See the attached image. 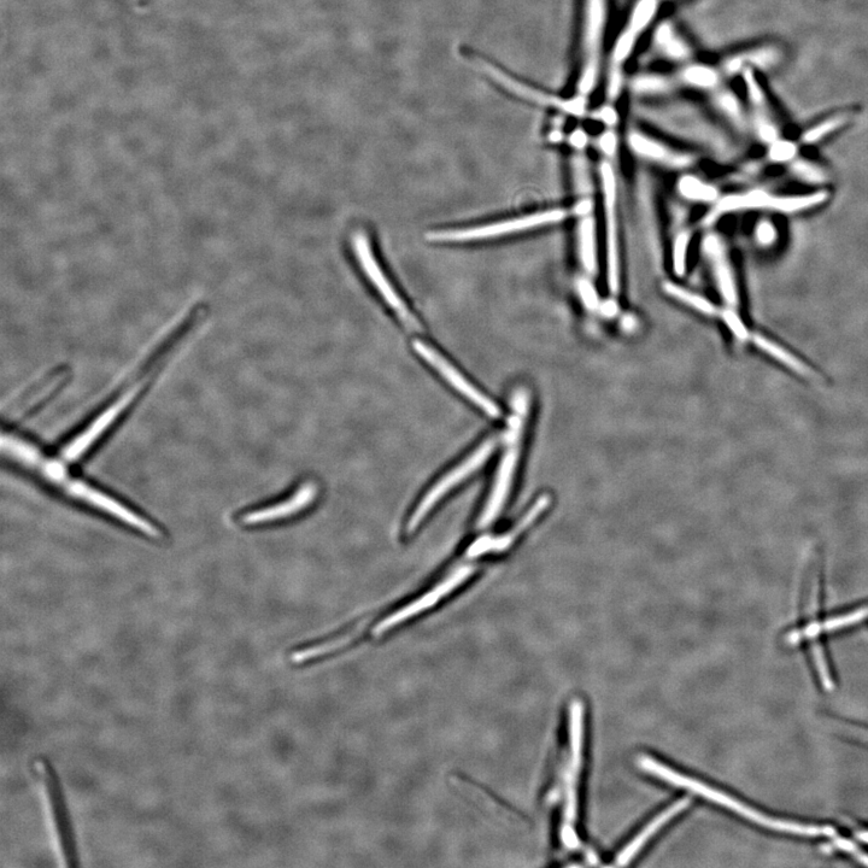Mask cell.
<instances>
[{"label":"cell","mask_w":868,"mask_h":868,"mask_svg":"<svg viewBox=\"0 0 868 868\" xmlns=\"http://www.w3.org/2000/svg\"><path fill=\"white\" fill-rule=\"evenodd\" d=\"M563 139V133L561 131H554L549 134V140L551 143H560Z\"/></svg>","instance_id":"48"},{"label":"cell","mask_w":868,"mask_h":868,"mask_svg":"<svg viewBox=\"0 0 868 868\" xmlns=\"http://www.w3.org/2000/svg\"><path fill=\"white\" fill-rule=\"evenodd\" d=\"M712 105L721 115L737 127H744V111L735 93L721 86L720 89L711 93Z\"/></svg>","instance_id":"28"},{"label":"cell","mask_w":868,"mask_h":868,"mask_svg":"<svg viewBox=\"0 0 868 868\" xmlns=\"http://www.w3.org/2000/svg\"><path fill=\"white\" fill-rule=\"evenodd\" d=\"M351 244H353L355 256L359 258L363 273L367 275L369 281L380 293V296L394 310L404 325L408 326L410 330L420 331L418 320L410 313L407 304L398 295L395 287L387 279L383 268L380 267L377 258H375L371 240H369L367 234L363 231H356L353 234V238H351Z\"/></svg>","instance_id":"10"},{"label":"cell","mask_w":868,"mask_h":868,"mask_svg":"<svg viewBox=\"0 0 868 868\" xmlns=\"http://www.w3.org/2000/svg\"><path fill=\"white\" fill-rule=\"evenodd\" d=\"M550 500L548 496H543L539 498L535 506L530 510L529 513L525 515V518L520 521L518 525H516L513 531L507 533L500 538H483L479 539L477 543L471 547L468 551V555L471 557L479 556L485 553H489V551H503L510 547L518 538L521 533L527 527H529L533 521H535L539 515H541L545 509L549 506Z\"/></svg>","instance_id":"23"},{"label":"cell","mask_w":868,"mask_h":868,"mask_svg":"<svg viewBox=\"0 0 868 868\" xmlns=\"http://www.w3.org/2000/svg\"><path fill=\"white\" fill-rule=\"evenodd\" d=\"M828 199L829 195L826 191L814 192L811 195L787 197L770 196L764 191H750L742 193V195L721 198L715 204L711 213L706 216L703 224L712 225L720 216L741 210L768 209L783 214L801 213V211L813 209L818 207V205L824 204Z\"/></svg>","instance_id":"7"},{"label":"cell","mask_w":868,"mask_h":868,"mask_svg":"<svg viewBox=\"0 0 868 868\" xmlns=\"http://www.w3.org/2000/svg\"><path fill=\"white\" fill-rule=\"evenodd\" d=\"M848 730H850V732H852L853 735L858 736V737L862 738V740L868 742V731L861 730V729H855V727H850V729H848Z\"/></svg>","instance_id":"47"},{"label":"cell","mask_w":868,"mask_h":868,"mask_svg":"<svg viewBox=\"0 0 868 868\" xmlns=\"http://www.w3.org/2000/svg\"><path fill=\"white\" fill-rule=\"evenodd\" d=\"M690 244V233H679L674 239L672 250L673 271L678 277H684L686 273V258H688V250Z\"/></svg>","instance_id":"32"},{"label":"cell","mask_w":868,"mask_h":868,"mask_svg":"<svg viewBox=\"0 0 868 868\" xmlns=\"http://www.w3.org/2000/svg\"><path fill=\"white\" fill-rule=\"evenodd\" d=\"M589 115L591 119L603 123L607 128L617 127L620 119L618 110L611 102L601 105Z\"/></svg>","instance_id":"38"},{"label":"cell","mask_w":868,"mask_h":868,"mask_svg":"<svg viewBox=\"0 0 868 868\" xmlns=\"http://www.w3.org/2000/svg\"><path fill=\"white\" fill-rule=\"evenodd\" d=\"M584 747V707L580 701H574L571 706L570 721V755L566 766L565 785H563V803L561 813L560 835L567 847L578 846V787L580 772L583 766Z\"/></svg>","instance_id":"6"},{"label":"cell","mask_w":868,"mask_h":868,"mask_svg":"<svg viewBox=\"0 0 868 868\" xmlns=\"http://www.w3.org/2000/svg\"><path fill=\"white\" fill-rule=\"evenodd\" d=\"M630 149L633 154L655 163H660L662 166L680 169L691 166L695 158L688 152L680 151L671 148L660 140L648 136L637 129H633L627 137Z\"/></svg>","instance_id":"15"},{"label":"cell","mask_w":868,"mask_h":868,"mask_svg":"<svg viewBox=\"0 0 868 868\" xmlns=\"http://www.w3.org/2000/svg\"><path fill=\"white\" fill-rule=\"evenodd\" d=\"M413 346L421 359L430 363L434 369H437V371L441 373L442 377L447 380L451 386L455 387L461 395L468 398L469 401L473 402L475 406L482 409L483 412L491 416V418H500L501 412L496 404L489 400V398L482 394L478 389H475V387L469 383V381L463 377V375L457 371V369L451 365L445 357L439 354L436 349L421 342V340H415Z\"/></svg>","instance_id":"13"},{"label":"cell","mask_w":868,"mask_h":868,"mask_svg":"<svg viewBox=\"0 0 868 868\" xmlns=\"http://www.w3.org/2000/svg\"><path fill=\"white\" fill-rule=\"evenodd\" d=\"M866 618H868V607L841 615V617L820 621V623L818 621V623L806 626L805 629L791 632L787 637V642L789 644H796L801 642L802 639L817 637L823 632L835 631L843 629V627L849 625L860 623V621L865 620Z\"/></svg>","instance_id":"25"},{"label":"cell","mask_w":868,"mask_h":868,"mask_svg":"<svg viewBox=\"0 0 868 868\" xmlns=\"http://www.w3.org/2000/svg\"><path fill=\"white\" fill-rule=\"evenodd\" d=\"M678 190L680 195L692 202L712 203L718 199V191L714 186L691 175L679 180Z\"/></svg>","instance_id":"30"},{"label":"cell","mask_w":868,"mask_h":868,"mask_svg":"<svg viewBox=\"0 0 868 868\" xmlns=\"http://www.w3.org/2000/svg\"><path fill=\"white\" fill-rule=\"evenodd\" d=\"M796 145L791 142H787V140H777V142L772 143L770 152L771 161L777 163H784L793 160L796 155Z\"/></svg>","instance_id":"37"},{"label":"cell","mask_w":868,"mask_h":868,"mask_svg":"<svg viewBox=\"0 0 868 868\" xmlns=\"http://www.w3.org/2000/svg\"><path fill=\"white\" fill-rule=\"evenodd\" d=\"M604 213L607 227L608 285L613 293L620 290V255L617 215V179L612 164L603 162L600 168Z\"/></svg>","instance_id":"11"},{"label":"cell","mask_w":868,"mask_h":868,"mask_svg":"<svg viewBox=\"0 0 868 868\" xmlns=\"http://www.w3.org/2000/svg\"><path fill=\"white\" fill-rule=\"evenodd\" d=\"M609 0H583L576 93L590 97L600 84Z\"/></svg>","instance_id":"5"},{"label":"cell","mask_w":868,"mask_h":868,"mask_svg":"<svg viewBox=\"0 0 868 868\" xmlns=\"http://www.w3.org/2000/svg\"><path fill=\"white\" fill-rule=\"evenodd\" d=\"M703 254L707 257L709 265H711L715 284H717L721 297L729 306L735 308L740 302L738 295V287L735 274L730 263L729 255L725 248L723 240L715 234H709L703 240Z\"/></svg>","instance_id":"14"},{"label":"cell","mask_w":868,"mask_h":868,"mask_svg":"<svg viewBox=\"0 0 868 868\" xmlns=\"http://www.w3.org/2000/svg\"><path fill=\"white\" fill-rule=\"evenodd\" d=\"M496 444V439H490V441L484 443L482 447L475 451L473 455L469 456L462 465L456 467L454 471H451L447 475V477L439 480V482L428 491V494L424 497V500L420 502L418 508L415 509L412 518L409 520L408 530L410 532L414 531L416 527L420 525L421 521L424 520L428 512L436 506L443 496L447 495L451 489L455 488V486L462 482L463 479H466L468 475H471L473 472L477 471V469L482 467L486 460L489 459L490 455L494 453Z\"/></svg>","instance_id":"12"},{"label":"cell","mask_w":868,"mask_h":868,"mask_svg":"<svg viewBox=\"0 0 868 868\" xmlns=\"http://www.w3.org/2000/svg\"><path fill=\"white\" fill-rule=\"evenodd\" d=\"M630 90L633 95L643 98L668 97L680 91L674 72L636 74L630 80Z\"/></svg>","instance_id":"24"},{"label":"cell","mask_w":868,"mask_h":868,"mask_svg":"<svg viewBox=\"0 0 868 868\" xmlns=\"http://www.w3.org/2000/svg\"><path fill=\"white\" fill-rule=\"evenodd\" d=\"M578 250L580 261L589 274L597 271V246L595 220L586 216L578 227Z\"/></svg>","instance_id":"26"},{"label":"cell","mask_w":868,"mask_h":868,"mask_svg":"<svg viewBox=\"0 0 868 868\" xmlns=\"http://www.w3.org/2000/svg\"><path fill=\"white\" fill-rule=\"evenodd\" d=\"M674 75L680 91L702 92L708 95L720 89L725 79L719 67L694 61L682 64Z\"/></svg>","instance_id":"21"},{"label":"cell","mask_w":868,"mask_h":868,"mask_svg":"<svg viewBox=\"0 0 868 868\" xmlns=\"http://www.w3.org/2000/svg\"><path fill=\"white\" fill-rule=\"evenodd\" d=\"M858 838L860 841L868 843V832H860V834H858Z\"/></svg>","instance_id":"49"},{"label":"cell","mask_w":868,"mask_h":868,"mask_svg":"<svg viewBox=\"0 0 868 868\" xmlns=\"http://www.w3.org/2000/svg\"><path fill=\"white\" fill-rule=\"evenodd\" d=\"M568 143L573 150H585L589 145V134L583 128L574 129L568 137Z\"/></svg>","instance_id":"42"},{"label":"cell","mask_w":868,"mask_h":868,"mask_svg":"<svg viewBox=\"0 0 868 868\" xmlns=\"http://www.w3.org/2000/svg\"><path fill=\"white\" fill-rule=\"evenodd\" d=\"M618 145L619 138L613 128H607V131L601 133V136L597 139L598 149H600L607 157H614L617 155Z\"/></svg>","instance_id":"39"},{"label":"cell","mask_w":868,"mask_h":868,"mask_svg":"<svg viewBox=\"0 0 868 868\" xmlns=\"http://www.w3.org/2000/svg\"><path fill=\"white\" fill-rule=\"evenodd\" d=\"M4 456L25 468L35 477L43 480L62 495L86 508L96 510L99 514L116 520L123 526L149 538H160V527L149 518L139 513L137 509L109 494L97 485H93L79 475L69 471L66 462L46 454L43 449L31 439L15 432H4L2 436Z\"/></svg>","instance_id":"1"},{"label":"cell","mask_w":868,"mask_h":868,"mask_svg":"<svg viewBox=\"0 0 868 868\" xmlns=\"http://www.w3.org/2000/svg\"><path fill=\"white\" fill-rule=\"evenodd\" d=\"M689 805V799H680L677 802H673L672 805L665 808L664 811L660 812L658 815H655V817L651 819L629 843L626 844L623 850H621L617 856V864L619 866L630 864L631 860L642 852L645 844H648L651 838L656 834H659L661 829L665 828L667 824H670L672 819L677 818L678 815L682 814Z\"/></svg>","instance_id":"18"},{"label":"cell","mask_w":868,"mask_h":868,"mask_svg":"<svg viewBox=\"0 0 868 868\" xmlns=\"http://www.w3.org/2000/svg\"><path fill=\"white\" fill-rule=\"evenodd\" d=\"M753 340L760 350L764 351L767 355L772 356L774 360H777L788 368L793 369L794 372L805 375L806 378L815 377L812 368H809L805 362L797 359L794 354H791L790 351L783 348L782 345L773 342V340H770L765 336H761V334H754Z\"/></svg>","instance_id":"27"},{"label":"cell","mask_w":868,"mask_h":868,"mask_svg":"<svg viewBox=\"0 0 868 868\" xmlns=\"http://www.w3.org/2000/svg\"><path fill=\"white\" fill-rule=\"evenodd\" d=\"M791 172L796 175L797 178L806 181L809 184H820L824 183L826 180V175L818 166H815L814 163L801 160L793 163L791 166Z\"/></svg>","instance_id":"33"},{"label":"cell","mask_w":868,"mask_h":868,"mask_svg":"<svg viewBox=\"0 0 868 868\" xmlns=\"http://www.w3.org/2000/svg\"><path fill=\"white\" fill-rule=\"evenodd\" d=\"M662 0H636L629 17L614 40L609 52L606 95L608 102H617L624 91L625 66L635 54L639 41L654 25L660 13Z\"/></svg>","instance_id":"4"},{"label":"cell","mask_w":868,"mask_h":868,"mask_svg":"<svg viewBox=\"0 0 868 868\" xmlns=\"http://www.w3.org/2000/svg\"><path fill=\"white\" fill-rule=\"evenodd\" d=\"M651 46L665 61L679 64L694 61V48L672 21H662L651 35Z\"/></svg>","instance_id":"17"},{"label":"cell","mask_w":868,"mask_h":868,"mask_svg":"<svg viewBox=\"0 0 868 868\" xmlns=\"http://www.w3.org/2000/svg\"><path fill=\"white\" fill-rule=\"evenodd\" d=\"M664 291L668 296L677 299V301L686 304V306L697 310V312L701 314L712 316L718 312L717 307H715L711 301H708L706 297L699 295V293L692 292L689 289H685V287L678 284L670 283V281H668V283L664 284Z\"/></svg>","instance_id":"29"},{"label":"cell","mask_w":868,"mask_h":868,"mask_svg":"<svg viewBox=\"0 0 868 868\" xmlns=\"http://www.w3.org/2000/svg\"><path fill=\"white\" fill-rule=\"evenodd\" d=\"M567 213L562 209L541 211L532 215L514 217V219L495 222V224L463 228V230L438 231L428 234L427 238L439 243H463L473 240H484L509 236L532 228L557 224L566 219Z\"/></svg>","instance_id":"8"},{"label":"cell","mask_w":868,"mask_h":868,"mask_svg":"<svg viewBox=\"0 0 868 868\" xmlns=\"http://www.w3.org/2000/svg\"><path fill=\"white\" fill-rule=\"evenodd\" d=\"M755 237L762 246H770L776 242L778 233L776 227L770 221H761L756 226Z\"/></svg>","instance_id":"40"},{"label":"cell","mask_w":868,"mask_h":868,"mask_svg":"<svg viewBox=\"0 0 868 868\" xmlns=\"http://www.w3.org/2000/svg\"><path fill=\"white\" fill-rule=\"evenodd\" d=\"M815 665H817L821 682L824 684V688L826 690L834 689V683H832V679L830 676L829 668L826 666V661L824 658L823 651L819 647H815L813 649Z\"/></svg>","instance_id":"41"},{"label":"cell","mask_w":868,"mask_h":868,"mask_svg":"<svg viewBox=\"0 0 868 868\" xmlns=\"http://www.w3.org/2000/svg\"><path fill=\"white\" fill-rule=\"evenodd\" d=\"M858 858H859L858 860H860L862 862V864H865L868 866V855L859 854Z\"/></svg>","instance_id":"50"},{"label":"cell","mask_w":868,"mask_h":868,"mask_svg":"<svg viewBox=\"0 0 868 868\" xmlns=\"http://www.w3.org/2000/svg\"><path fill=\"white\" fill-rule=\"evenodd\" d=\"M744 82H746V90L750 108L753 110V123L756 133L765 143L777 142L779 138V127L776 119H774L773 110L771 109L770 101L767 95L760 86V82L756 79L754 70H746L742 73Z\"/></svg>","instance_id":"16"},{"label":"cell","mask_w":868,"mask_h":868,"mask_svg":"<svg viewBox=\"0 0 868 868\" xmlns=\"http://www.w3.org/2000/svg\"><path fill=\"white\" fill-rule=\"evenodd\" d=\"M315 496V486L309 484L298 490L297 494L292 496L290 500L274 504V506L252 510V512L244 514L240 518V521L248 526L273 523V521L285 519L287 516L301 512L302 509L307 508L314 501Z\"/></svg>","instance_id":"20"},{"label":"cell","mask_w":868,"mask_h":868,"mask_svg":"<svg viewBox=\"0 0 868 868\" xmlns=\"http://www.w3.org/2000/svg\"><path fill=\"white\" fill-rule=\"evenodd\" d=\"M835 844H836L837 848L844 850V852H850V853L856 852V847L854 846V844L852 842H849L846 840H836Z\"/></svg>","instance_id":"45"},{"label":"cell","mask_w":868,"mask_h":868,"mask_svg":"<svg viewBox=\"0 0 868 868\" xmlns=\"http://www.w3.org/2000/svg\"><path fill=\"white\" fill-rule=\"evenodd\" d=\"M849 119V113H842L819 122L818 125L809 128L808 131L803 133L801 138L802 143L811 145L820 142V140L828 137L829 134L838 131V129L846 125Z\"/></svg>","instance_id":"31"},{"label":"cell","mask_w":868,"mask_h":868,"mask_svg":"<svg viewBox=\"0 0 868 868\" xmlns=\"http://www.w3.org/2000/svg\"><path fill=\"white\" fill-rule=\"evenodd\" d=\"M518 453V448L514 444L513 447H510L508 453L504 455L500 469H498L494 490H492L483 518L480 520V527L489 526L496 519V516L500 514L504 501H506L508 496L510 484H512L516 462H518Z\"/></svg>","instance_id":"22"},{"label":"cell","mask_w":868,"mask_h":868,"mask_svg":"<svg viewBox=\"0 0 868 868\" xmlns=\"http://www.w3.org/2000/svg\"><path fill=\"white\" fill-rule=\"evenodd\" d=\"M638 762L639 767L644 772L650 774V776L658 778L662 782L672 785V787L688 790L690 793L702 797V799L729 809V811L735 812L741 815V817L753 821V823L765 826L767 829L811 837L832 836L835 834V830L830 828V826L803 825L767 817V815L756 811V809L744 805L743 802L738 801L735 797L712 788L711 785L702 783L699 779L691 778L686 776V774L673 770L672 767L662 764L661 761L651 758V756L643 755L639 758Z\"/></svg>","instance_id":"2"},{"label":"cell","mask_w":868,"mask_h":868,"mask_svg":"<svg viewBox=\"0 0 868 868\" xmlns=\"http://www.w3.org/2000/svg\"><path fill=\"white\" fill-rule=\"evenodd\" d=\"M577 290L580 301H582L586 309L590 310V312H595V310L600 308V295H598L595 285L589 279H579Z\"/></svg>","instance_id":"35"},{"label":"cell","mask_w":868,"mask_h":868,"mask_svg":"<svg viewBox=\"0 0 868 868\" xmlns=\"http://www.w3.org/2000/svg\"><path fill=\"white\" fill-rule=\"evenodd\" d=\"M459 56L472 67L478 69L501 90L520 99V101L535 105V107L554 110L556 113L566 116L583 117L589 114V97L579 95V93L571 97L560 96L553 92L537 89L530 82L519 79L518 76L508 72L500 64L466 45L460 46Z\"/></svg>","instance_id":"3"},{"label":"cell","mask_w":868,"mask_h":868,"mask_svg":"<svg viewBox=\"0 0 868 868\" xmlns=\"http://www.w3.org/2000/svg\"><path fill=\"white\" fill-rule=\"evenodd\" d=\"M667 2H676V0H662V3H667Z\"/></svg>","instance_id":"51"},{"label":"cell","mask_w":868,"mask_h":868,"mask_svg":"<svg viewBox=\"0 0 868 868\" xmlns=\"http://www.w3.org/2000/svg\"><path fill=\"white\" fill-rule=\"evenodd\" d=\"M721 318L725 322L726 326L729 327V330L733 333L738 340L741 342H746L750 338V333L746 325L741 319V316L738 315L735 310L725 309L723 313H721Z\"/></svg>","instance_id":"36"},{"label":"cell","mask_w":868,"mask_h":868,"mask_svg":"<svg viewBox=\"0 0 868 868\" xmlns=\"http://www.w3.org/2000/svg\"><path fill=\"white\" fill-rule=\"evenodd\" d=\"M619 303L615 299H607L600 304V313L607 319H613L619 314Z\"/></svg>","instance_id":"43"},{"label":"cell","mask_w":868,"mask_h":868,"mask_svg":"<svg viewBox=\"0 0 868 868\" xmlns=\"http://www.w3.org/2000/svg\"><path fill=\"white\" fill-rule=\"evenodd\" d=\"M782 51L774 45H760L755 48L735 52L721 61L720 70L725 78L742 74L755 68L768 69L777 64Z\"/></svg>","instance_id":"19"},{"label":"cell","mask_w":868,"mask_h":868,"mask_svg":"<svg viewBox=\"0 0 868 868\" xmlns=\"http://www.w3.org/2000/svg\"><path fill=\"white\" fill-rule=\"evenodd\" d=\"M33 770L41 782H43L46 794H48L52 817H54L57 835L60 838L61 849L64 859H66V864L69 867H79V854L78 849H76L72 820H70L60 777H58L51 762L45 758L35 759Z\"/></svg>","instance_id":"9"},{"label":"cell","mask_w":868,"mask_h":868,"mask_svg":"<svg viewBox=\"0 0 868 868\" xmlns=\"http://www.w3.org/2000/svg\"><path fill=\"white\" fill-rule=\"evenodd\" d=\"M577 155L573 157L572 167L574 173V181L579 191L588 192L591 186L590 169L588 160L582 155L584 150H576Z\"/></svg>","instance_id":"34"},{"label":"cell","mask_w":868,"mask_h":868,"mask_svg":"<svg viewBox=\"0 0 868 868\" xmlns=\"http://www.w3.org/2000/svg\"><path fill=\"white\" fill-rule=\"evenodd\" d=\"M592 201L590 199H583L577 203L576 207H574V213L580 216L589 215L592 210Z\"/></svg>","instance_id":"44"},{"label":"cell","mask_w":868,"mask_h":868,"mask_svg":"<svg viewBox=\"0 0 868 868\" xmlns=\"http://www.w3.org/2000/svg\"><path fill=\"white\" fill-rule=\"evenodd\" d=\"M621 324H623L625 331L631 332V331L635 330V328L637 326V321L635 318H633V316H625V318L623 319V322H621Z\"/></svg>","instance_id":"46"}]
</instances>
